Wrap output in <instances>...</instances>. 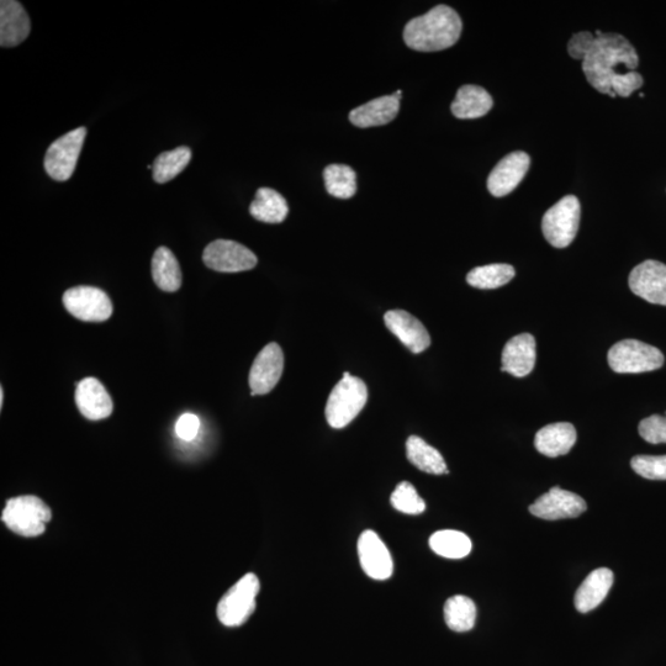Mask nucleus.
<instances>
[{
    "instance_id": "f257e3e1",
    "label": "nucleus",
    "mask_w": 666,
    "mask_h": 666,
    "mask_svg": "<svg viewBox=\"0 0 666 666\" xmlns=\"http://www.w3.org/2000/svg\"><path fill=\"white\" fill-rule=\"evenodd\" d=\"M581 65L591 87L610 95L613 79L636 70L639 57L626 37L601 33L596 36Z\"/></svg>"
},
{
    "instance_id": "f03ea898",
    "label": "nucleus",
    "mask_w": 666,
    "mask_h": 666,
    "mask_svg": "<svg viewBox=\"0 0 666 666\" xmlns=\"http://www.w3.org/2000/svg\"><path fill=\"white\" fill-rule=\"evenodd\" d=\"M462 30V20L456 10L447 5H437L430 12L407 23L404 41L415 51H442L457 44Z\"/></svg>"
},
{
    "instance_id": "7ed1b4c3",
    "label": "nucleus",
    "mask_w": 666,
    "mask_h": 666,
    "mask_svg": "<svg viewBox=\"0 0 666 666\" xmlns=\"http://www.w3.org/2000/svg\"><path fill=\"white\" fill-rule=\"evenodd\" d=\"M368 400V389L362 379L352 377L348 372L331 391L327 400L325 415L329 425L336 430L346 427L361 414Z\"/></svg>"
},
{
    "instance_id": "20e7f679",
    "label": "nucleus",
    "mask_w": 666,
    "mask_h": 666,
    "mask_svg": "<svg viewBox=\"0 0 666 666\" xmlns=\"http://www.w3.org/2000/svg\"><path fill=\"white\" fill-rule=\"evenodd\" d=\"M51 518L50 507L33 495L8 500L2 515L5 526L23 537L41 536Z\"/></svg>"
},
{
    "instance_id": "39448f33",
    "label": "nucleus",
    "mask_w": 666,
    "mask_h": 666,
    "mask_svg": "<svg viewBox=\"0 0 666 666\" xmlns=\"http://www.w3.org/2000/svg\"><path fill=\"white\" fill-rule=\"evenodd\" d=\"M607 361L615 373L639 374L662 368L665 358L657 347L637 340H623L611 347Z\"/></svg>"
},
{
    "instance_id": "423d86ee",
    "label": "nucleus",
    "mask_w": 666,
    "mask_h": 666,
    "mask_svg": "<svg viewBox=\"0 0 666 666\" xmlns=\"http://www.w3.org/2000/svg\"><path fill=\"white\" fill-rule=\"evenodd\" d=\"M261 584L255 574L248 573L226 592L218 605V618L226 627H240L256 610V597Z\"/></svg>"
},
{
    "instance_id": "0eeeda50",
    "label": "nucleus",
    "mask_w": 666,
    "mask_h": 666,
    "mask_svg": "<svg viewBox=\"0 0 666 666\" xmlns=\"http://www.w3.org/2000/svg\"><path fill=\"white\" fill-rule=\"evenodd\" d=\"M580 216V202L574 195H567L552 206L542 220L543 235L549 245L555 248L568 247L578 234Z\"/></svg>"
},
{
    "instance_id": "6e6552de",
    "label": "nucleus",
    "mask_w": 666,
    "mask_h": 666,
    "mask_svg": "<svg viewBox=\"0 0 666 666\" xmlns=\"http://www.w3.org/2000/svg\"><path fill=\"white\" fill-rule=\"evenodd\" d=\"M86 136L87 129L78 128L52 142L44 163L46 172L52 179L66 182L73 176Z\"/></svg>"
},
{
    "instance_id": "1a4fd4ad",
    "label": "nucleus",
    "mask_w": 666,
    "mask_h": 666,
    "mask_svg": "<svg viewBox=\"0 0 666 666\" xmlns=\"http://www.w3.org/2000/svg\"><path fill=\"white\" fill-rule=\"evenodd\" d=\"M203 261L213 271L239 273L255 268L258 259L255 253L239 242L216 240L206 246Z\"/></svg>"
},
{
    "instance_id": "9d476101",
    "label": "nucleus",
    "mask_w": 666,
    "mask_h": 666,
    "mask_svg": "<svg viewBox=\"0 0 666 666\" xmlns=\"http://www.w3.org/2000/svg\"><path fill=\"white\" fill-rule=\"evenodd\" d=\"M68 313L84 322H103L113 314V304L107 293L94 287H76L63 294Z\"/></svg>"
},
{
    "instance_id": "9b49d317",
    "label": "nucleus",
    "mask_w": 666,
    "mask_h": 666,
    "mask_svg": "<svg viewBox=\"0 0 666 666\" xmlns=\"http://www.w3.org/2000/svg\"><path fill=\"white\" fill-rule=\"evenodd\" d=\"M588 505L581 496L555 486L530 506L533 516L547 521L565 520L583 515Z\"/></svg>"
},
{
    "instance_id": "f8f14e48",
    "label": "nucleus",
    "mask_w": 666,
    "mask_h": 666,
    "mask_svg": "<svg viewBox=\"0 0 666 666\" xmlns=\"http://www.w3.org/2000/svg\"><path fill=\"white\" fill-rule=\"evenodd\" d=\"M629 289L650 304L666 306V266L649 261L638 264L629 274Z\"/></svg>"
},
{
    "instance_id": "ddd939ff",
    "label": "nucleus",
    "mask_w": 666,
    "mask_h": 666,
    "mask_svg": "<svg viewBox=\"0 0 666 666\" xmlns=\"http://www.w3.org/2000/svg\"><path fill=\"white\" fill-rule=\"evenodd\" d=\"M284 370V354L276 342L269 343L258 353L250 372L252 395H266L276 388Z\"/></svg>"
},
{
    "instance_id": "4468645a",
    "label": "nucleus",
    "mask_w": 666,
    "mask_h": 666,
    "mask_svg": "<svg viewBox=\"0 0 666 666\" xmlns=\"http://www.w3.org/2000/svg\"><path fill=\"white\" fill-rule=\"evenodd\" d=\"M358 555L369 578L388 580L393 575L394 563L389 549L374 531H364L358 541Z\"/></svg>"
},
{
    "instance_id": "2eb2a0df",
    "label": "nucleus",
    "mask_w": 666,
    "mask_h": 666,
    "mask_svg": "<svg viewBox=\"0 0 666 666\" xmlns=\"http://www.w3.org/2000/svg\"><path fill=\"white\" fill-rule=\"evenodd\" d=\"M531 158L525 152H514L498 163L488 178V189L496 198L514 192L517 185L525 178Z\"/></svg>"
},
{
    "instance_id": "dca6fc26",
    "label": "nucleus",
    "mask_w": 666,
    "mask_h": 666,
    "mask_svg": "<svg viewBox=\"0 0 666 666\" xmlns=\"http://www.w3.org/2000/svg\"><path fill=\"white\" fill-rule=\"evenodd\" d=\"M388 330L412 353H421L431 346L430 333L422 322L404 310H391L384 316Z\"/></svg>"
},
{
    "instance_id": "f3484780",
    "label": "nucleus",
    "mask_w": 666,
    "mask_h": 666,
    "mask_svg": "<svg viewBox=\"0 0 666 666\" xmlns=\"http://www.w3.org/2000/svg\"><path fill=\"white\" fill-rule=\"evenodd\" d=\"M536 338L531 333L512 337L502 350V372L516 378L527 377L536 366Z\"/></svg>"
},
{
    "instance_id": "a211bd4d",
    "label": "nucleus",
    "mask_w": 666,
    "mask_h": 666,
    "mask_svg": "<svg viewBox=\"0 0 666 666\" xmlns=\"http://www.w3.org/2000/svg\"><path fill=\"white\" fill-rule=\"evenodd\" d=\"M76 404L79 412L91 421L107 419L114 410L113 400L107 389L95 378H86L78 383Z\"/></svg>"
},
{
    "instance_id": "6ab92c4d",
    "label": "nucleus",
    "mask_w": 666,
    "mask_h": 666,
    "mask_svg": "<svg viewBox=\"0 0 666 666\" xmlns=\"http://www.w3.org/2000/svg\"><path fill=\"white\" fill-rule=\"evenodd\" d=\"M31 30L29 15L15 0L0 3V46L15 47L28 39Z\"/></svg>"
},
{
    "instance_id": "aec40b11",
    "label": "nucleus",
    "mask_w": 666,
    "mask_h": 666,
    "mask_svg": "<svg viewBox=\"0 0 666 666\" xmlns=\"http://www.w3.org/2000/svg\"><path fill=\"white\" fill-rule=\"evenodd\" d=\"M575 427L569 422H557L541 428L535 437V447L543 456L557 458L565 456L576 442Z\"/></svg>"
},
{
    "instance_id": "412c9836",
    "label": "nucleus",
    "mask_w": 666,
    "mask_h": 666,
    "mask_svg": "<svg viewBox=\"0 0 666 666\" xmlns=\"http://www.w3.org/2000/svg\"><path fill=\"white\" fill-rule=\"evenodd\" d=\"M613 585V573L610 569L594 570L579 586L574 597L576 610L588 613L595 610L606 599Z\"/></svg>"
},
{
    "instance_id": "4be33fe9",
    "label": "nucleus",
    "mask_w": 666,
    "mask_h": 666,
    "mask_svg": "<svg viewBox=\"0 0 666 666\" xmlns=\"http://www.w3.org/2000/svg\"><path fill=\"white\" fill-rule=\"evenodd\" d=\"M400 100L393 94L372 100L351 111L350 120L358 128L367 129L387 125L398 116Z\"/></svg>"
},
{
    "instance_id": "5701e85b",
    "label": "nucleus",
    "mask_w": 666,
    "mask_h": 666,
    "mask_svg": "<svg viewBox=\"0 0 666 666\" xmlns=\"http://www.w3.org/2000/svg\"><path fill=\"white\" fill-rule=\"evenodd\" d=\"M493 105V98L484 88L468 84L459 88L451 109L458 119H478L488 114Z\"/></svg>"
},
{
    "instance_id": "b1692460",
    "label": "nucleus",
    "mask_w": 666,
    "mask_h": 666,
    "mask_svg": "<svg viewBox=\"0 0 666 666\" xmlns=\"http://www.w3.org/2000/svg\"><path fill=\"white\" fill-rule=\"evenodd\" d=\"M152 278L163 292L174 293L182 287V271L176 256L160 247L152 258Z\"/></svg>"
},
{
    "instance_id": "393cba45",
    "label": "nucleus",
    "mask_w": 666,
    "mask_h": 666,
    "mask_svg": "<svg viewBox=\"0 0 666 666\" xmlns=\"http://www.w3.org/2000/svg\"><path fill=\"white\" fill-rule=\"evenodd\" d=\"M250 213L258 221L266 224H280L287 219L289 206L287 200L277 190L261 188L250 206Z\"/></svg>"
},
{
    "instance_id": "a878e982",
    "label": "nucleus",
    "mask_w": 666,
    "mask_h": 666,
    "mask_svg": "<svg viewBox=\"0 0 666 666\" xmlns=\"http://www.w3.org/2000/svg\"><path fill=\"white\" fill-rule=\"evenodd\" d=\"M406 456L421 472L433 475L448 474V468L442 454L430 446L422 438L409 437L406 442Z\"/></svg>"
},
{
    "instance_id": "bb28decb",
    "label": "nucleus",
    "mask_w": 666,
    "mask_h": 666,
    "mask_svg": "<svg viewBox=\"0 0 666 666\" xmlns=\"http://www.w3.org/2000/svg\"><path fill=\"white\" fill-rule=\"evenodd\" d=\"M444 620L452 631L468 632L477 621V606L467 596H453L444 605Z\"/></svg>"
},
{
    "instance_id": "cd10ccee",
    "label": "nucleus",
    "mask_w": 666,
    "mask_h": 666,
    "mask_svg": "<svg viewBox=\"0 0 666 666\" xmlns=\"http://www.w3.org/2000/svg\"><path fill=\"white\" fill-rule=\"evenodd\" d=\"M430 547L443 558L463 559L472 552L473 544L463 532L444 530L433 533Z\"/></svg>"
},
{
    "instance_id": "c85d7f7f",
    "label": "nucleus",
    "mask_w": 666,
    "mask_h": 666,
    "mask_svg": "<svg viewBox=\"0 0 666 666\" xmlns=\"http://www.w3.org/2000/svg\"><path fill=\"white\" fill-rule=\"evenodd\" d=\"M515 268L510 264L496 263L477 267L470 271L467 282L470 287L490 290L504 287L515 278Z\"/></svg>"
},
{
    "instance_id": "c756f323",
    "label": "nucleus",
    "mask_w": 666,
    "mask_h": 666,
    "mask_svg": "<svg viewBox=\"0 0 666 666\" xmlns=\"http://www.w3.org/2000/svg\"><path fill=\"white\" fill-rule=\"evenodd\" d=\"M190 160H192V150L187 146L162 152L153 162V179L160 184L172 181L173 178L184 171Z\"/></svg>"
},
{
    "instance_id": "7c9ffc66",
    "label": "nucleus",
    "mask_w": 666,
    "mask_h": 666,
    "mask_svg": "<svg viewBox=\"0 0 666 666\" xmlns=\"http://www.w3.org/2000/svg\"><path fill=\"white\" fill-rule=\"evenodd\" d=\"M326 190L332 197L350 199L357 192L356 172L350 166L331 165L324 171Z\"/></svg>"
},
{
    "instance_id": "2f4dec72",
    "label": "nucleus",
    "mask_w": 666,
    "mask_h": 666,
    "mask_svg": "<svg viewBox=\"0 0 666 666\" xmlns=\"http://www.w3.org/2000/svg\"><path fill=\"white\" fill-rule=\"evenodd\" d=\"M390 501L395 510L406 515H420L426 510L424 499L417 494L415 486L407 481L396 486Z\"/></svg>"
},
{
    "instance_id": "473e14b6",
    "label": "nucleus",
    "mask_w": 666,
    "mask_h": 666,
    "mask_svg": "<svg viewBox=\"0 0 666 666\" xmlns=\"http://www.w3.org/2000/svg\"><path fill=\"white\" fill-rule=\"evenodd\" d=\"M631 467L642 478L666 480V456H636Z\"/></svg>"
},
{
    "instance_id": "72a5a7b5",
    "label": "nucleus",
    "mask_w": 666,
    "mask_h": 666,
    "mask_svg": "<svg viewBox=\"0 0 666 666\" xmlns=\"http://www.w3.org/2000/svg\"><path fill=\"white\" fill-rule=\"evenodd\" d=\"M639 435L652 444L666 443V416L652 415L641 421Z\"/></svg>"
},
{
    "instance_id": "f704fd0d",
    "label": "nucleus",
    "mask_w": 666,
    "mask_h": 666,
    "mask_svg": "<svg viewBox=\"0 0 666 666\" xmlns=\"http://www.w3.org/2000/svg\"><path fill=\"white\" fill-rule=\"evenodd\" d=\"M643 86V77L636 71L622 74L613 79L611 84V98L631 97L633 92L638 91Z\"/></svg>"
},
{
    "instance_id": "c9c22d12",
    "label": "nucleus",
    "mask_w": 666,
    "mask_h": 666,
    "mask_svg": "<svg viewBox=\"0 0 666 666\" xmlns=\"http://www.w3.org/2000/svg\"><path fill=\"white\" fill-rule=\"evenodd\" d=\"M596 36L584 31V33L575 34L568 44L569 55L575 60L583 61L588 54L590 47L594 44Z\"/></svg>"
},
{
    "instance_id": "e433bc0d",
    "label": "nucleus",
    "mask_w": 666,
    "mask_h": 666,
    "mask_svg": "<svg viewBox=\"0 0 666 666\" xmlns=\"http://www.w3.org/2000/svg\"><path fill=\"white\" fill-rule=\"evenodd\" d=\"M200 428L198 416L193 414H184L179 417L176 425V432L183 441H193L197 437Z\"/></svg>"
},
{
    "instance_id": "4c0bfd02",
    "label": "nucleus",
    "mask_w": 666,
    "mask_h": 666,
    "mask_svg": "<svg viewBox=\"0 0 666 666\" xmlns=\"http://www.w3.org/2000/svg\"><path fill=\"white\" fill-rule=\"evenodd\" d=\"M3 403H4V390L3 388H0V406L3 407Z\"/></svg>"
},
{
    "instance_id": "58836bf2",
    "label": "nucleus",
    "mask_w": 666,
    "mask_h": 666,
    "mask_svg": "<svg viewBox=\"0 0 666 666\" xmlns=\"http://www.w3.org/2000/svg\"><path fill=\"white\" fill-rule=\"evenodd\" d=\"M393 95L398 100H401V98H403V92L401 91L395 92Z\"/></svg>"
}]
</instances>
